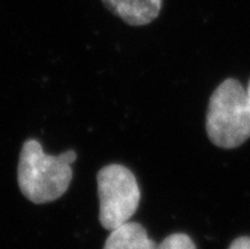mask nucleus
Wrapping results in <instances>:
<instances>
[{
	"mask_svg": "<svg viewBox=\"0 0 250 249\" xmlns=\"http://www.w3.org/2000/svg\"><path fill=\"white\" fill-rule=\"evenodd\" d=\"M206 131L216 146L234 149L250 137V101L236 79H226L216 88L206 114Z\"/></svg>",
	"mask_w": 250,
	"mask_h": 249,
	"instance_id": "obj_2",
	"label": "nucleus"
},
{
	"mask_svg": "<svg viewBox=\"0 0 250 249\" xmlns=\"http://www.w3.org/2000/svg\"><path fill=\"white\" fill-rule=\"evenodd\" d=\"M97 183L102 226L111 231L130 221L141 200L135 174L125 165L109 164L99 170Z\"/></svg>",
	"mask_w": 250,
	"mask_h": 249,
	"instance_id": "obj_3",
	"label": "nucleus"
},
{
	"mask_svg": "<svg viewBox=\"0 0 250 249\" xmlns=\"http://www.w3.org/2000/svg\"><path fill=\"white\" fill-rule=\"evenodd\" d=\"M247 91H248V97H249V101H250V82H249V85H248Z\"/></svg>",
	"mask_w": 250,
	"mask_h": 249,
	"instance_id": "obj_8",
	"label": "nucleus"
},
{
	"mask_svg": "<svg viewBox=\"0 0 250 249\" xmlns=\"http://www.w3.org/2000/svg\"><path fill=\"white\" fill-rule=\"evenodd\" d=\"M75 160L74 150L47 155L37 140H27L19 154L17 170L21 192L37 205L56 201L69 188L73 180L71 164Z\"/></svg>",
	"mask_w": 250,
	"mask_h": 249,
	"instance_id": "obj_1",
	"label": "nucleus"
},
{
	"mask_svg": "<svg viewBox=\"0 0 250 249\" xmlns=\"http://www.w3.org/2000/svg\"><path fill=\"white\" fill-rule=\"evenodd\" d=\"M145 227L135 221H127L111 230L103 249H155Z\"/></svg>",
	"mask_w": 250,
	"mask_h": 249,
	"instance_id": "obj_5",
	"label": "nucleus"
},
{
	"mask_svg": "<svg viewBox=\"0 0 250 249\" xmlns=\"http://www.w3.org/2000/svg\"><path fill=\"white\" fill-rule=\"evenodd\" d=\"M229 249H250V238L249 237H241L235 239Z\"/></svg>",
	"mask_w": 250,
	"mask_h": 249,
	"instance_id": "obj_7",
	"label": "nucleus"
},
{
	"mask_svg": "<svg viewBox=\"0 0 250 249\" xmlns=\"http://www.w3.org/2000/svg\"><path fill=\"white\" fill-rule=\"evenodd\" d=\"M155 249H197V247L187 234L174 233L165 238L160 244H156Z\"/></svg>",
	"mask_w": 250,
	"mask_h": 249,
	"instance_id": "obj_6",
	"label": "nucleus"
},
{
	"mask_svg": "<svg viewBox=\"0 0 250 249\" xmlns=\"http://www.w3.org/2000/svg\"><path fill=\"white\" fill-rule=\"evenodd\" d=\"M113 14L131 25H145L158 18L163 0H102Z\"/></svg>",
	"mask_w": 250,
	"mask_h": 249,
	"instance_id": "obj_4",
	"label": "nucleus"
}]
</instances>
